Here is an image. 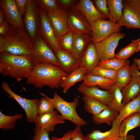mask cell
<instances>
[{
	"label": "cell",
	"instance_id": "6da1fadb",
	"mask_svg": "<svg viewBox=\"0 0 140 140\" xmlns=\"http://www.w3.org/2000/svg\"><path fill=\"white\" fill-rule=\"evenodd\" d=\"M68 74L60 67L43 63L35 66L26 83L38 88L47 86L51 89H58Z\"/></svg>",
	"mask_w": 140,
	"mask_h": 140
},
{
	"label": "cell",
	"instance_id": "7a4b0ae2",
	"mask_svg": "<svg viewBox=\"0 0 140 140\" xmlns=\"http://www.w3.org/2000/svg\"><path fill=\"white\" fill-rule=\"evenodd\" d=\"M10 25L8 31L0 36V52L30 56L33 43L25 30Z\"/></svg>",
	"mask_w": 140,
	"mask_h": 140
},
{
	"label": "cell",
	"instance_id": "3957f363",
	"mask_svg": "<svg viewBox=\"0 0 140 140\" xmlns=\"http://www.w3.org/2000/svg\"><path fill=\"white\" fill-rule=\"evenodd\" d=\"M34 67L30 56L0 52V73L3 76H9L20 81L28 78Z\"/></svg>",
	"mask_w": 140,
	"mask_h": 140
},
{
	"label": "cell",
	"instance_id": "277c9868",
	"mask_svg": "<svg viewBox=\"0 0 140 140\" xmlns=\"http://www.w3.org/2000/svg\"><path fill=\"white\" fill-rule=\"evenodd\" d=\"M50 99L64 120H69L80 127L87 124V122L81 118L76 111V108L79 104L78 96L75 97L73 102H69L64 100L55 92L53 98Z\"/></svg>",
	"mask_w": 140,
	"mask_h": 140
},
{
	"label": "cell",
	"instance_id": "5b68a950",
	"mask_svg": "<svg viewBox=\"0 0 140 140\" xmlns=\"http://www.w3.org/2000/svg\"><path fill=\"white\" fill-rule=\"evenodd\" d=\"M30 57L35 66L46 63L60 66L55 53L40 35L33 43L31 54Z\"/></svg>",
	"mask_w": 140,
	"mask_h": 140
},
{
	"label": "cell",
	"instance_id": "8992f818",
	"mask_svg": "<svg viewBox=\"0 0 140 140\" xmlns=\"http://www.w3.org/2000/svg\"><path fill=\"white\" fill-rule=\"evenodd\" d=\"M122 16L118 24L128 29H140L139 0H125L123 2Z\"/></svg>",
	"mask_w": 140,
	"mask_h": 140
},
{
	"label": "cell",
	"instance_id": "52a82bcc",
	"mask_svg": "<svg viewBox=\"0 0 140 140\" xmlns=\"http://www.w3.org/2000/svg\"><path fill=\"white\" fill-rule=\"evenodd\" d=\"M23 21L26 32L34 43L39 35L40 18L37 0H29Z\"/></svg>",
	"mask_w": 140,
	"mask_h": 140
},
{
	"label": "cell",
	"instance_id": "ba28073f",
	"mask_svg": "<svg viewBox=\"0 0 140 140\" xmlns=\"http://www.w3.org/2000/svg\"><path fill=\"white\" fill-rule=\"evenodd\" d=\"M91 41L99 42L113 33L120 32V27L117 24L109 19L99 20L90 24Z\"/></svg>",
	"mask_w": 140,
	"mask_h": 140
},
{
	"label": "cell",
	"instance_id": "9c48e42d",
	"mask_svg": "<svg viewBox=\"0 0 140 140\" xmlns=\"http://www.w3.org/2000/svg\"><path fill=\"white\" fill-rule=\"evenodd\" d=\"M1 86L3 90L11 97L15 100L23 108L25 113L27 121L29 123L34 122L37 116V108L39 100L36 99H29L22 97L11 90L8 82H3Z\"/></svg>",
	"mask_w": 140,
	"mask_h": 140
},
{
	"label": "cell",
	"instance_id": "30bf717a",
	"mask_svg": "<svg viewBox=\"0 0 140 140\" xmlns=\"http://www.w3.org/2000/svg\"><path fill=\"white\" fill-rule=\"evenodd\" d=\"M125 36L124 33L116 32L99 42L94 43L100 60L115 57V50L119 41Z\"/></svg>",
	"mask_w": 140,
	"mask_h": 140
},
{
	"label": "cell",
	"instance_id": "8fae6325",
	"mask_svg": "<svg viewBox=\"0 0 140 140\" xmlns=\"http://www.w3.org/2000/svg\"><path fill=\"white\" fill-rule=\"evenodd\" d=\"M39 10L40 18L39 35L55 54L59 47L52 25L47 12L39 8Z\"/></svg>",
	"mask_w": 140,
	"mask_h": 140
},
{
	"label": "cell",
	"instance_id": "7c38bea8",
	"mask_svg": "<svg viewBox=\"0 0 140 140\" xmlns=\"http://www.w3.org/2000/svg\"><path fill=\"white\" fill-rule=\"evenodd\" d=\"M67 22L71 31L75 33L92 34L90 24L80 11L74 8L67 11Z\"/></svg>",
	"mask_w": 140,
	"mask_h": 140
},
{
	"label": "cell",
	"instance_id": "4fadbf2b",
	"mask_svg": "<svg viewBox=\"0 0 140 140\" xmlns=\"http://www.w3.org/2000/svg\"><path fill=\"white\" fill-rule=\"evenodd\" d=\"M0 6L10 25L25 30L22 16L18 9L15 0H1Z\"/></svg>",
	"mask_w": 140,
	"mask_h": 140
},
{
	"label": "cell",
	"instance_id": "5bb4252c",
	"mask_svg": "<svg viewBox=\"0 0 140 140\" xmlns=\"http://www.w3.org/2000/svg\"><path fill=\"white\" fill-rule=\"evenodd\" d=\"M47 14L58 42L62 36L71 31L67 23V11L59 7L55 11Z\"/></svg>",
	"mask_w": 140,
	"mask_h": 140
},
{
	"label": "cell",
	"instance_id": "9a60e30c",
	"mask_svg": "<svg viewBox=\"0 0 140 140\" xmlns=\"http://www.w3.org/2000/svg\"><path fill=\"white\" fill-rule=\"evenodd\" d=\"M64 120L61 115L54 110L37 116L34 123L36 128L45 130L48 132L53 131L55 126L58 124H64Z\"/></svg>",
	"mask_w": 140,
	"mask_h": 140
},
{
	"label": "cell",
	"instance_id": "2e32d148",
	"mask_svg": "<svg viewBox=\"0 0 140 140\" xmlns=\"http://www.w3.org/2000/svg\"><path fill=\"white\" fill-rule=\"evenodd\" d=\"M78 90L84 95L94 99L108 106L113 99V95L109 90L101 89L97 86H87L81 84Z\"/></svg>",
	"mask_w": 140,
	"mask_h": 140
},
{
	"label": "cell",
	"instance_id": "e0dca14e",
	"mask_svg": "<svg viewBox=\"0 0 140 140\" xmlns=\"http://www.w3.org/2000/svg\"><path fill=\"white\" fill-rule=\"evenodd\" d=\"M74 8L83 14L90 25L97 20H105L106 19L98 11L94 5L92 1L80 0Z\"/></svg>",
	"mask_w": 140,
	"mask_h": 140
},
{
	"label": "cell",
	"instance_id": "ac0fdd59",
	"mask_svg": "<svg viewBox=\"0 0 140 140\" xmlns=\"http://www.w3.org/2000/svg\"><path fill=\"white\" fill-rule=\"evenodd\" d=\"M80 60L81 67L86 69L87 74L97 66L100 60L94 43L91 41L88 44Z\"/></svg>",
	"mask_w": 140,
	"mask_h": 140
},
{
	"label": "cell",
	"instance_id": "d6986e66",
	"mask_svg": "<svg viewBox=\"0 0 140 140\" xmlns=\"http://www.w3.org/2000/svg\"><path fill=\"white\" fill-rule=\"evenodd\" d=\"M60 67L68 74L81 67L80 59L73 54L59 48L55 54Z\"/></svg>",
	"mask_w": 140,
	"mask_h": 140
},
{
	"label": "cell",
	"instance_id": "ffe728a7",
	"mask_svg": "<svg viewBox=\"0 0 140 140\" xmlns=\"http://www.w3.org/2000/svg\"><path fill=\"white\" fill-rule=\"evenodd\" d=\"M120 125H112L109 130L102 132L100 130H92L85 136L86 140H115L120 136Z\"/></svg>",
	"mask_w": 140,
	"mask_h": 140
},
{
	"label": "cell",
	"instance_id": "44dd1931",
	"mask_svg": "<svg viewBox=\"0 0 140 140\" xmlns=\"http://www.w3.org/2000/svg\"><path fill=\"white\" fill-rule=\"evenodd\" d=\"M138 112H140V93L124 105L111 125H120L124 118Z\"/></svg>",
	"mask_w": 140,
	"mask_h": 140
},
{
	"label": "cell",
	"instance_id": "7402d4cb",
	"mask_svg": "<svg viewBox=\"0 0 140 140\" xmlns=\"http://www.w3.org/2000/svg\"><path fill=\"white\" fill-rule=\"evenodd\" d=\"M86 74V69L81 67L69 73L60 85V87L63 88V92L66 93L76 83L83 81Z\"/></svg>",
	"mask_w": 140,
	"mask_h": 140
},
{
	"label": "cell",
	"instance_id": "603a6c76",
	"mask_svg": "<svg viewBox=\"0 0 140 140\" xmlns=\"http://www.w3.org/2000/svg\"><path fill=\"white\" fill-rule=\"evenodd\" d=\"M115 83L114 80L88 73L85 76L82 84L87 86H97L108 90Z\"/></svg>",
	"mask_w": 140,
	"mask_h": 140
},
{
	"label": "cell",
	"instance_id": "cb8c5ba5",
	"mask_svg": "<svg viewBox=\"0 0 140 140\" xmlns=\"http://www.w3.org/2000/svg\"><path fill=\"white\" fill-rule=\"evenodd\" d=\"M121 90L123 103L124 104L136 97L140 93V83L134 76Z\"/></svg>",
	"mask_w": 140,
	"mask_h": 140
},
{
	"label": "cell",
	"instance_id": "d4e9b609",
	"mask_svg": "<svg viewBox=\"0 0 140 140\" xmlns=\"http://www.w3.org/2000/svg\"><path fill=\"white\" fill-rule=\"evenodd\" d=\"M137 127H140V112L132 114L123 119L120 125V136L127 135L130 130Z\"/></svg>",
	"mask_w": 140,
	"mask_h": 140
},
{
	"label": "cell",
	"instance_id": "484cf974",
	"mask_svg": "<svg viewBox=\"0 0 140 140\" xmlns=\"http://www.w3.org/2000/svg\"><path fill=\"white\" fill-rule=\"evenodd\" d=\"M91 41V36L86 33H75L72 54L79 59Z\"/></svg>",
	"mask_w": 140,
	"mask_h": 140
},
{
	"label": "cell",
	"instance_id": "4316f807",
	"mask_svg": "<svg viewBox=\"0 0 140 140\" xmlns=\"http://www.w3.org/2000/svg\"><path fill=\"white\" fill-rule=\"evenodd\" d=\"M82 99L84 102L85 110L93 115H98L108 107L98 100L86 95H84Z\"/></svg>",
	"mask_w": 140,
	"mask_h": 140
},
{
	"label": "cell",
	"instance_id": "83f0119b",
	"mask_svg": "<svg viewBox=\"0 0 140 140\" xmlns=\"http://www.w3.org/2000/svg\"><path fill=\"white\" fill-rule=\"evenodd\" d=\"M118 114V113L108 107L98 115H93L92 118L95 123L100 124L106 123L110 125L112 124Z\"/></svg>",
	"mask_w": 140,
	"mask_h": 140
},
{
	"label": "cell",
	"instance_id": "f1b7e54d",
	"mask_svg": "<svg viewBox=\"0 0 140 140\" xmlns=\"http://www.w3.org/2000/svg\"><path fill=\"white\" fill-rule=\"evenodd\" d=\"M108 90L112 94L113 99L108 106L119 113L125 105L123 103L121 90L115 84Z\"/></svg>",
	"mask_w": 140,
	"mask_h": 140
},
{
	"label": "cell",
	"instance_id": "f546056e",
	"mask_svg": "<svg viewBox=\"0 0 140 140\" xmlns=\"http://www.w3.org/2000/svg\"><path fill=\"white\" fill-rule=\"evenodd\" d=\"M123 1L107 0V6L112 18V21L118 24L123 13Z\"/></svg>",
	"mask_w": 140,
	"mask_h": 140
},
{
	"label": "cell",
	"instance_id": "4dcf8cb0",
	"mask_svg": "<svg viewBox=\"0 0 140 140\" xmlns=\"http://www.w3.org/2000/svg\"><path fill=\"white\" fill-rule=\"evenodd\" d=\"M131 77L129 64H128L118 70L115 84L121 90L129 83Z\"/></svg>",
	"mask_w": 140,
	"mask_h": 140
},
{
	"label": "cell",
	"instance_id": "1f68e13d",
	"mask_svg": "<svg viewBox=\"0 0 140 140\" xmlns=\"http://www.w3.org/2000/svg\"><path fill=\"white\" fill-rule=\"evenodd\" d=\"M140 51V39H133L130 43L121 49L116 55L115 57L127 60L134 53Z\"/></svg>",
	"mask_w": 140,
	"mask_h": 140
},
{
	"label": "cell",
	"instance_id": "d6a6232c",
	"mask_svg": "<svg viewBox=\"0 0 140 140\" xmlns=\"http://www.w3.org/2000/svg\"><path fill=\"white\" fill-rule=\"evenodd\" d=\"M129 64L128 60H125L116 57L108 59L101 60L97 66L107 69L118 70Z\"/></svg>",
	"mask_w": 140,
	"mask_h": 140
},
{
	"label": "cell",
	"instance_id": "836d02e7",
	"mask_svg": "<svg viewBox=\"0 0 140 140\" xmlns=\"http://www.w3.org/2000/svg\"><path fill=\"white\" fill-rule=\"evenodd\" d=\"M23 115L17 114L12 116H8L0 111V128L4 130L14 128L17 120L20 119Z\"/></svg>",
	"mask_w": 140,
	"mask_h": 140
},
{
	"label": "cell",
	"instance_id": "e575fe53",
	"mask_svg": "<svg viewBox=\"0 0 140 140\" xmlns=\"http://www.w3.org/2000/svg\"><path fill=\"white\" fill-rule=\"evenodd\" d=\"M75 34V33L71 31L62 36L58 41L59 47L72 54Z\"/></svg>",
	"mask_w": 140,
	"mask_h": 140
},
{
	"label": "cell",
	"instance_id": "d590c367",
	"mask_svg": "<svg viewBox=\"0 0 140 140\" xmlns=\"http://www.w3.org/2000/svg\"><path fill=\"white\" fill-rule=\"evenodd\" d=\"M44 97H41L38 103L37 116L51 112L54 110L55 107L50 98L42 93Z\"/></svg>",
	"mask_w": 140,
	"mask_h": 140
},
{
	"label": "cell",
	"instance_id": "8d00e7d4",
	"mask_svg": "<svg viewBox=\"0 0 140 140\" xmlns=\"http://www.w3.org/2000/svg\"><path fill=\"white\" fill-rule=\"evenodd\" d=\"M117 71L107 69L97 66L94 68L89 74L115 81Z\"/></svg>",
	"mask_w": 140,
	"mask_h": 140
},
{
	"label": "cell",
	"instance_id": "74e56055",
	"mask_svg": "<svg viewBox=\"0 0 140 140\" xmlns=\"http://www.w3.org/2000/svg\"><path fill=\"white\" fill-rule=\"evenodd\" d=\"M37 2L38 7L47 13L54 12L59 7L56 0H38Z\"/></svg>",
	"mask_w": 140,
	"mask_h": 140
},
{
	"label": "cell",
	"instance_id": "f35d334b",
	"mask_svg": "<svg viewBox=\"0 0 140 140\" xmlns=\"http://www.w3.org/2000/svg\"><path fill=\"white\" fill-rule=\"evenodd\" d=\"M98 11L104 16L112 21V18L108 9L107 0H94L92 1Z\"/></svg>",
	"mask_w": 140,
	"mask_h": 140
},
{
	"label": "cell",
	"instance_id": "ab89813d",
	"mask_svg": "<svg viewBox=\"0 0 140 140\" xmlns=\"http://www.w3.org/2000/svg\"><path fill=\"white\" fill-rule=\"evenodd\" d=\"M34 135L32 140H51L49 133L47 131L35 127L34 129Z\"/></svg>",
	"mask_w": 140,
	"mask_h": 140
},
{
	"label": "cell",
	"instance_id": "60d3db41",
	"mask_svg": "<svg viewBox=\"0 0 140 140\" xmlns=\"http://www.w3.org/2000/svg\"><path fill=\"white\" fill-rule=\"evenodd\" d=\"M78 1L75 0H58V6L61 8L66 11L74 7L78 3Z\"/></svg>",
	"mask_w": 140,
	"mask_h": 140
},
{
	"label": "cell",
	"instance_id": "b9f144b4",
	"mask_svg": "<svg viewBox=\"0 0 140 140\" xmlns=\"http://www.w3.org/2000/svg\"><path fill=\"white\" fill-rule=\"evenodd\" d=\"M29 1V0H15L18 9L22 17L26 12Z\"/></svg>",
	"mask_w": 140,
	"mask_h": 140
},
{
	"label": "cell",
	"instance_id": "7bdbcfd3",
	"mask_svg": "<svg viewBox=\"0 0 140 140\" xmlns=\"http://www.w3.org/2000/svg\"><path fill=\"white\" fill-rule=\"evenodd\" d=\"M70 140H86L82 132L80 127L76 125L75 129L72 131Z\"/></svg>",
	"mask_w": 140,
	"mask_h": 140
},
{
	"label": "cell",
	"instance_id": "ee69618b",
	"mask_svg": "<svg viewBox=\"0 0 140 140\" xmlns=\"http://www.w3.org/2000/svg\"><path fill=\"white\" fill-rule=\"evenodd\" d=\"M131 76L134 77L140 83V72L137 69L136 64L133 62L132 65L130 66Z\"/></svg>",
	"mask_w": 140,
	"mask_h": 140
},
{
	"label": "cell",
	"instance_id": "f6af8a7d",
	"mask_svg": "<svg viewBox=\"0 0 140 140\" xmlns=\"http://www.w3.org/2000/svg\"><path fill=\"white\" fill-rule=\"evenodd\" d=\"M72 132V130H69L60 138H58L55 136H52L51 138V140H70L71 137Z\"/></svg>",
	"mask_w": 140,
	"mask_h": 140
},
{
	"label": "cell",
	"instance_id": "bcb514c9",
	"mask_svg": "<svg viewBox=\"0 0 140 140\" xmlns=\"http://www.w3.org/2000/svg\"><path fill=\"white\" fill-rule=\"evenodd\" d=\"M10 27V25L7 22L0 25V35L5 34L9 30Z\"/></svg>",
	"mask_w": 140,
	"mask_h": 140
},
{
	"label": "cell",
	"instance_id": "7dc6e473",
	"mask_svg": "<svg viewBox=\"0 0 140 140\" xmlns=\"http://www.w3.org/2000/svg\"><path fill=\"white\" fill-rule=\"evenodd\" d=\"M135 136L132 134H129L125 136H120L115 140H135Z\"/></svg>",
	"mask_w": 140,
	"mask_h": 140
},
{
	"label": "cell",
	"instance_id": "c3c4849f",
	"mask_svg": "<svg viewBox=\"0 0 140 140\" xmlns=\"http://www.w3.org/2000/svg\"><path fill=\"white\" fill-rule=\"evenodd\" d=\"M7 22L6 19L4 14L2 10L0 9V25Z\"/></svg>",
	"mask_w": 140,
	"mask_h": 140
},
{
	"label": "cell",
	"instance_id": "681fc988",
	"mask_svg": "<svg viewBox=\"0 0 140 140\" xmlns=\"http://www.w3.org/2000/svg\"><path fill=\"white\" fill-rule=\"evenodd\" d=\"M132 60L133 62L136 64L137 69L140 72V59L134 58Z\"/></svg>",
	"mask_w": 140,
	"mask_h": 140
},
{
	"label": "cell",
	"instance_id": "f907efd6",
	"mask_svg": "<svg viewBox=\"0 0 140 140\" xmlns=\"http://www.w3.org/2000/svg\"><path fill=\"white\" fill-rule=\"evenodd\" d=\"M140 1V0H139Z\"/></svg>",
	"mask_w": 140,
	"mask_h": 140
}]
</instances>
